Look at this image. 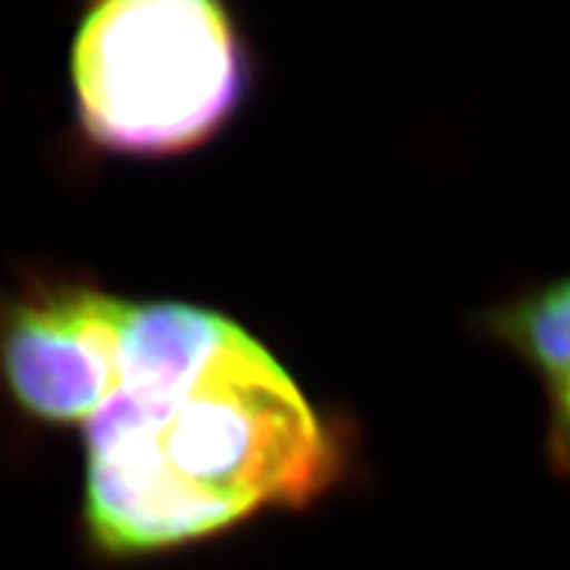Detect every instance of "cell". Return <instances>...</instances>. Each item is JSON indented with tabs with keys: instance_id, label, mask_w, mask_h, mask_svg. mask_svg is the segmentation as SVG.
Here are the masks:
<instances>
[{
	"instance_id": "6da1fadb",
	"label": "cell",
	"mask_w": 570,
	"mask_h": 570,
	"mask_svg": "<svg viewBox=\"0 0 570 570\" xmlns=\"http://www.w3.org/2000/svg\"><path fill=\"white\" fill-rule=\"evenodd\" d=\"M344 468L336 425L252 333L202 306L138 304L122 383L85 425V529L109 558L180 550L306 508Z\"/></svg>"
},
{
	"instance_id": "7a4b0ae2",
	"label": "cell",
	"mask_w": 570,
	"mask_h": 570,
	"mask_svg": "<svg viewBox=\"0 0 570 570\" xmlns=\"http://www.w3.org/2000/svg\"><path fill=\"white\" fill-rule=\"evenodd\" d=\"M71 82L85 132L122 154L196 148L246 88V56L223 6L111 0L92 6L71 42Z\"/></svg>"
},
{
	"instance_id": "3957f363",
	"label": "cell",
	"mask_w": 570,
	"mask_h": 570,
	"mask_svg": "<svg viewBox=\"0 0 570 570\" xmlns=\"http://www.w3.org/2000/svg\"><path fill=\"white\" fill-rule=\"evenodd\" d=\"M138 304L80 283L24 296L0 325V373L19 407L88 425L122 383Z\"/></svg>"
},
{
	"instance_id": "277c9868",
	"label": "cell",
	"mask_w": 570,
	"mask_h": 570,
	"mask_svg": "<svg viewBox=\"0 0 570 570\" xmlns=\"http://www.w3.org/2000/svg\"><path fill=\"white\" fill-rule=\"evenodd\" d=\"M487 325L550 383L570 375V277L499 306Z\"/></svg>"
},
{
	"instance_id": "5b68a950",
	"label": "cell",
	"mask_w": 570,
	"mask_h": 570,
	"mask_svg": "<svg viewBox=\"0 0 570 570\" xmlns=\"http://www.w3.org/2000/svg\"><path fill=\"white\" fill-rule=\"evenodd\" d=\"M552 444L570 462V375L552 383Z\"/></svg>"
}]
</instances>
